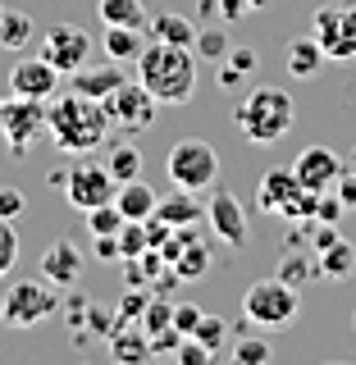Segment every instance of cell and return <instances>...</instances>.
I'll return each instance as SVG.
<instances>
[{
	"mask_svg": "<svg viewBox=\"0 0 356 365\" xmlns=\"http://www.w3.org/2000/svg\"><path fill=\"white\" fill-rule=\"evenodd\" d=\"M101 23H123V28H146V5L142 0H96Z\"/></svg>",
	"mask_w": 356,
	"mask_h": 365,
	"instance_id": "d4e9b609",
	"label": "cell"
},
{
	"mask_svg": "<svg viewBox=\"0 0 356 365\" xmlns=\"http://www.w3.org/2000/svg\"><path fill=\"white\" fill-rule=\"evenodd\" d=\"M146 32H151V41H169V46H192L197 41V28H192L183 14H151L146 19Z\"/></svg>",
	"mask_w": 356,
	"mask_h": 365,
	"instance_id": "603a6c76",
	"label": "cell"
},
{
	"mask_svg": "<svg viewBox=\"0 0 356 365\" xmlns=\"http://www.w3.org/2000/svg\"><path fill=\"white\" fill-rule=\"evenodd\" d=\"M101 106H106V114H110V128H119V133H146L156 123V106H160V101L142 83H133V78H128V83H123L119 91H110Z\"/></svg>",
	"mask_w": 356,
	"mask_h": 365,
	"instance_id": "8fae6325",
	"label": "cell"
},
{
	"mask_svg": "<svg viewBox=\"0 0 356 365\" xmlns=\"http://www.w3.org/2000/svg\"><path fill=\"white\" fill-rule=\"evenodd\" d=\"M315 192H306L302 182H297V174L288 169V174H283V169H270L265 178H260V187H256V205L265 215H279V220H311L315 215Z\"/></svg>",
	"mask_w": 356,
	"mask_h": 365,
	"instance_id": "52a82bcc",
	"label": "cell"
},
{
	"mask_svg": "<svg viewBox=\"0 0 356 365\" xmlns=\"http://www.w3.org/2000/svg\"><path fill=\"white\" fill-rule=\"evenodd\" d=\"M311 37L320 41L325 60H356V5H320Z\"/></svg>",
	"mask_w": 356,
	"mask_h": 365,
	"instance_id": "9c48e42d",
	"label": "cell"
},
{
	"mask_svg": "<svg viewBox=\"0 0 356 365\" xmlns=\"http://www.w3.org/2000/svg\"><path fill=\"white\" fill-rule=\"evenodd\" d=\"M311 274H320V269H315V260H306V256H283L279 260V279H288L293 288H302Z\"/></svg>",
	"mask_w": 356,
	"mask_h": 365,
	"instance_id": "836d02e7",
	"label": "cell"
},
{
	"mask_svg": "<svg viewBox=\"0 0 356 365\" xmlns=\"http://www.w3.org/2000/svg\"><path fill=\"white\" fill-rule=\"evenodd\" d=\"M156 220L169 224V228H197L205 220V201L201 192H188V187H174L169 197L156 201Z\"/></svg>",
	"mask_w": 356,
	"mask_h": 365,
	"instance_id": "ac0fdd59",
	"label": "cell"
},
{
	"mask_svg": "<svg viewBox=\"0 0 356 365\" xmlns=\"http://www.w3.org/2000/svg\"><path fill=\"white\" fill-rule=\"evenodd\" d=\"M41 279H51L55 288H73L83 279V251L68 237H55L51 247L41 251Z\"/></svg>",
	"mask_w": 356,
	"mask_h": 365,
	"instance_id": "2e32d148",
	"label": "cell"
},
{
	"mask_svg": "<svg viewBox=\"0 0 356 365\" xmlns=\"http://www.w3.org/2000/svg\"><path fill=\"white\" fill-rule=\"evenodd\" d=\"M283 64H288V73L297 78V83H311V78H320V64H325V51H320L315 37H293L288 51H283Z\"/></svg>",
	"mask_w": 356,
	"mask_h": 365,
	"instance_id": "d6986e66",
	"label": "cell"
},
{
	"mask_svg": "<svg viewBox=\"0 0 356 365\" xmlns=\"http://www.w3.org/2000/svg\"><path fill=\"white\" fill-rule=\"evenodd\" d=\"M270 0H215V14H220L224 23H238L247 14H256V9H265Z\"/></svg>",
	"mask_w": 356,
	"mask_h": 365,
	"instance_id": "d590c367",
	"label": "cell"
},
{
	"mask_svg": "<svg viewBox=\"0 0 356 365\" xmlns=\"http://www.w3.org/2000/svg\"><path fill=\"white\" fill-rule=\"evenodd\" d=\"M151 251V233H146V220H128L119 228V256L123 260H137Z\"/></svg>",
	"mask_w": 356,
	"mask_h": 365,
	"instance_id": "4316f807",
	"label": "cell"
},
{
	"mask_svg": "<svg viewBox=\"0 0 356 365\" xmlns=\"http://www.w3.org/2000/svg\"><path fill=\"white\" fill-rule=\"evenodd\" d=\"M293 174H297V182H302L306 192H315V197H320V192H334V182L342 174V160H338L334 146H306V151L297 155Z\"/></svg>",
	"mask_w": 356,
	"mask_h": 365,
	"instance_id": "5bb4252c",
	"label": "cell"
},
{
	"mask_svg": "<svg viewBox=\"0 0 356 365\" xmlns=\"http://www.w3.org/2000/svg\"><path fill=\"white\" fill-rule=\"evenodd\" d=\"M128 83V73H123L119 60H106V64H83L78 73H68V91H83L91 101H106L110 91H119Z\"/></svg>",
	"mask_w": 356,
	"mask_h": 365,
	"instance_id": "e0dca14e",
	"label": "cell"
},
{
	"mask_svg": "<svg viewBox=\"0 0 356 365\" xmlns=\"http://www.w3.org/2000/svg\"><path fill=\"white\" fill-rule=\"evenodd\" d=\"M197 319H201V311H197V306H188V302H183V306H174V334H178V338H188L192 329H197Z\"/></svg>",
	"mask_w": 356,
	"mask_h": 365,
	"instance_id": "ab89813d",
	"label": "cell"
},
{
	"mask_svg": "<svg viewBox=\"0 0 356 365\" xmlns=\"http://www.w3.org/2000/svg\"><path fill=\"white\" fill-rule=\"evenodd\" d=\"M91 251H96V260H123V256H119V233L91 237Z\"/></svg>",
	"mask_w": 356,
	"mask_h": 365,
	"instance_id": "60d3db41",
	"label": "cell"
},
{
	"mask_svg": "<svg viewBox=\"0 0 356 365\" xmlns=\"http://www.w3.org/2000/svg\"><path fill=\"white\" fill-rule=\"evenodd\" d=\"M46 128H51L55 146L60 151H73V155H87L91 146H106V133H110V114L101 101L83 96V91H55L46 101Z\"/></svg>",
	"mask_w": 356,
	"mask_h": 365,
	"instance_id": "7a4b0ae2",
	"label": "cell"
},
{
	"mask_svg": "<svg viewBox=\"0 0 356 365\" xmlns=\"http://www.w3.org/2000/svg\"><path fill=\"white\" fill-rule=\"evenodd\" d=\"M334 192H338L342 205H356V169H342L338 182H334Z\"/></svg>",
	"mask_w": 356,
	"mask_h": 365,
	"instance_id": "b9f144b4",
	"label": "cell"
},
{
	"mask_svg": "<svg viewBox=\"0 0 356 365\" xmlns=\"http://www.w3.org/2000/svg\"><path fill=\"white\" fill-rule=\"evenodd\" d=\"M32 32H37V23L23 14V9H5V19H0V46L5 51H23L32 41Z\"/></svg>",
	"mask_w": 356,
	"mask_h": 365,
	"instance_id": "484cf974",
	"label": "cell"
},
{
	"mask_svg": "<svg viewBox=\"0 0 356 365\" xmlns=\"http://www.w3.org/2000/svg\"><path fill=\"white\" fill-rule=\"evenodd\" d=\"M188 338L205 342V347L220 356V351H224V338H228V324H224V319H215V315H201V319H197V329H192Z\"/></svg>",
	"mask_w": 356,
	"mask_h": 365,
	"instance_id": "1f68e13d",
	"label": "cell"
},
{
	"mask_svg": "<svg viewBox=\"0 0 356 365\" xmlns=\"http://www.w3.org/2000/svg\"><path fill=\"white\" fill-rule=\"evenodd\" d=\"M28 210V197L19 187H0V220H19Z\"/></svg>",
	"mask_w": 356,
	"mask_h": 365,
	"instance_id": "f35d334b",
	"label": "cell"
},
{
	"mask_svg": "<svg viewBox=\"0 0 356 365\" xmlns=\"http://www.w3.org/2000/svg\"><path fill=\"white\" fill-rule=\"evenodd\" d=\"M55 311H60V297H55L51 279H19L0 297V324L5 329H37Z\"/></svg>",
	"mask_w": 356,
	"mask_h": 365,
	"instance_id": "5b68a950",
	"label": "cell"
},
{
	"mask_svg": "<svg viewBox=\"0 0 356 365\" xmlns=\"http://www.w3.org/2000/svg\"><path fill=\"white\" fill-rule=\"evenodd\" d=\"M114 356L119 361H142V356H151V334H146V329H133V334H114Z\"/></svg>",
	"mask_w": 356,
	"mask_h": 365,
	"instance_id": "83f0119b",
	"label": "cell"
},
{
	"mask_svg": "<svg viewBox=\"0 0 356 365\" xmlns=\"http://www.w3.org/2000/svg\"><path fill=\"white\" fill-rule=\"evenodd\" d=\"M128 224L119 215V205L106 201V205H96V210H87V228H91V237H106V233H119V228Z\"/></svg>",
	"mask_w": 356,
	"mask_h": 365,
	"instance_id": "f546056e",
	"label": "cell"
},
{
	"mask_svg": "<svg viewBox=\"0 0 356 365\" xmlns=\"http://www.w3.org/2000/svg\"><path fill=\"white\" fill-rule=\"evenodd\" d=\"M297 311H302V288H293L288 279H260L251 283L243 292V319L247 324H256L260 334H279V329H288Z\"/></svg>",
	"mask_w": 356,
	"mask_h": 365,
	"instance_id": "277c9868",
	"label": "cell"
},
{
	"mask_svg": "<svg viewBox=\"0 0 356 365\" xmlns=\"http://www.w3.org/2000/svg\"><path fill=\"white\" fill-rule=\"evenodd\" d=\"M174 361H178V365H210V361H215V351L205 347V342H197V338H178Z\"/></svg>",
	"mask_w": 356,
	"mask_h": 365,
	"instance_id": "e575fe53",
	"label": "cell"
},
{
	"mask_svg": "<svg viewBox=\"0 0 356 365\" xmlns=\"http://www.w3.org/2000/svg\"><path fill=\"white\" fill-rule=\"evenodd\" d=\"M205 220H210V233L220 237V242H228V247L247 242V210L238 205V197H228V192H210V201H205Z\"/></svg>",
	"mask_w": 356,
	"mask_h": 365,
	"instance_id": "9a60e30c",
	"label": "cell"
},
{
	"mask_svg": "<svg viewBox=\"0 0 356 365\" xmlns=\"http://www.w3.org/2000/svg\"><path fill=\"white\" fill-rule=\"evenodd\" d=\"M192 51L201 55V60H224L228 51H233V41H228V32L224 28H197V41H192Z\"/></svg>",
	"mask_w": 356,
	"mask_h": 365,
	"instance_id": "f1b7e54d",
	"label": "cell"
},
{
	"mask_svg": "<svg viewBox=\"0 0 356 365\" xmlns=\"http://www.w3.org/2000/svg\"><path fill=\"white\" fill-rule=\"evenodd\" d=\"M293 119H297V106H293V96L283 87H256V91H247V101L233 114L238 133H243L247 142H256V146L283 142V137L293 133Z\"/></svg>",
	"mask_w": 356,
	"mask_h": 365,
	"instance_id": "3957f363",
	"label": "cell"
},
{
	"mask_svg": "<svg viewBox=\"0 0 356 365\" xmlns=\"http://www.w3.org/2000/svg\"><path fill=\"white\" fill-rule=\"evenodd\" d=\"M156 201H160V197L146 187L142 178L119 182V192H114V205H119L123 220H151V215H156Z\"/></svg>",
	"mask_w": 356,
	"mask_h": 365,
	"instance_id": "ffe728a7",
	"label": "cell"
},
{
	"mask_svg": "<svg viewBox=\"0 0 356 365\" xmlns=\"http://www.w3.org/2000/svg\"><path fill=\"white\" fill-rule=\"evenodd\" d=\"M315 269L325 274V279H347V274L356 269V247L342 242V237H334L325 251H315Z\"/></svg>",
	"mask_w": 356,
	"mask_h": 365,
	"instance_id": "7402d4cb",
	"label": "cell"
},
{
	"mask_svg": "<svg viewBox=\"0 0 356 365\" xmlns=\"http://www.w3.org/2000/svg\"><path fill=\"white\" fill-rule=\"evenodd\" d=\"M101 46H106V55L110 60H119V64H137V55H142V28H123V23H106V37H101Z\"/></svg>",
	"mask_w": 356,
	"mask_h": 365,
	"instance_id": "44dd1931",
	"label": "cell"
},
{
	"mask_svg": "<svg viewBox=\"0 0 356 365\" xmlns=\"http://www.w3.org/2000/svg\"><path fill=\"white\" fill-rule=\"evenodd\" d=\"M251 68H256V51H228L224 55V68H220V83L233 87V83H243Z\"/></svg>",
	"mask_w": 356,
	"mask_h": 365,
	"instance_id": "4dcf8cb0",
	"label": "cell"
},
{
	"mask_svg": "<svg viewBox=\"0 0 356 365\" xmlns=\"http://www.w3.org/2000/svg\"><path fill=\"white\" fill-rule=\"evenodd\" d=\"M55 187H64V197L87 215V210H96V205L114 201L119 182H114V174L106 169V160H78L64 178H55Z\"/></svg>",
	"mask_w": 356,
	"mask_h": 365,
	"instance_id": "ba28073f",
	"label": "cell"
},
{
	"mask_svg": "<svg viewBox=\"0 0 356 365\" xmlns=\"http://www.w3.org/2000/svg\"><path fill=\"white\" fill-rule=\"evenodd\" d=\"M137 83L160 106H188L197 96V51L169 41H146L137 55Z\"/></svg>",
	"mask_w": 356,
	"mask_h": 365,
	"instance_id": "6da1fadb",
	"label": "cell"
},
{
	"mask_svg": "<svg viewBox=\"0 0 356 365\" xmlns=\"http://www.w3.org/2000/svg\"><path fill=\"white\" fill-rule=\"evenodd\" d=\"M41 55L60 68V73H78L83 64H91V37L78 23H55L41 37Z\"/></svg>",
	"mask_w": 356,
	"mask_h": 365,
	"instance_id": "7c38bea8",
	"label": "cell"
},
{
	"mask_svg": "<svg viewBox=\"0 0 356 365\" xmlns=\"http://www.w3.org/2000/svg\"><path fill=\"white\" fill-rule=\"evenodd\" d=\"M233 361L238 365H260V361H270V342L265 338H243L233 347Z\"/></svg>",
	"mask_w": 356,
	"mask_h": 365,
	"instance_id": "8d00e7d4",
	"label": "cell"
},
{
	"mask_svg": "<svg viewBox=\"0 0 356 365\" xmlns=\"http://www.w3.org/2000/svg\"><path fill=\"white\" fill-rule=\"evenodd\" d=\"M165 329H174V306H165V302H151L146 306V334L160 338Z\"/></svg>",
	"mask_w": 356,
	"mask_h": 365,
	"instance_id": "74e56055",
	"label": "cell"
},
{
	"mask_svg": "<svg viewBox=\"0 0 356 365\" xmlns=\"http://www.w3.org/2000/svg\"><path fill=\"white\" fill-rule=\"evenodd\" d=\"M165 169H169V182L188 187V192H210L220 182V155H215V146L205 137H183V142H174L165 155Z\"/></svg>",
	"mask_w": 356,
	"mask_h": 365,
	"instance_id": "8992f818",
	"label": "cell"
},
{
	"mask_svg": "<svg viewBox=\"0 0 356 365\" xmlns=\"http://www.w3.org/2000/svg\"><path fill=\"white\" fill-rule=\"evenodd\" d=\"M106 169L114 174V182L142 178V151H137L133 142H110V151H106Z\"/></svg>",
	"mask_w": 356,
	"mask_h": 365,
	"instance_id": "cb8c5ba5",
	"label": "cell"
},
{
	"mask_svg": "<svg viewBox=\"0 0 356 365\" xmlns=\"http://www.w3.org/2000/svg\"><path fill=\"white\" fill-rule=\"evenodd\" d=\"M46 128V101H32V96H9L0 101V133L9 142V155H28L32 151V137Z\"/></svg>",
	"mask_w": 356,
	"mask_h": 365,
	"instance_id": "30bf717a",
	"label": "cell"
},
{
	"mask_svg": "<svg viewBox=\"0 0 356 365\" xmlns=\"http://www.w3.org/2000/svg\"><path fill=\"white\" fill-rule=\"evenodd\" d=\"M60 68H55L46 55H28V60H19L9 68V91L14 96H32V101H51L55 91H60Z\"/></svg>",
	"mask_w": 356,
	"mask_h": 365,
	"instance_id": "4fadbf2b",
	"label": "cell"
},
{
	"mask_svg": "<svg viewBox=\"0 0 356 365\" xmlns=\"http://www.w3.org/2000/svg\"><path fill=\"white\" fill-rule=\"evenodd\" d=\"M0 19H5V5H0Z\"/></svg>",
	"mask_w": 356,
	"mask_h": 365,
	"instance_id": "7bdbcfd3",
	"label": "cell"
},
{
	"mask_svg": "<svg viewBox=\"0 0 356 365\" xmlns=\"http://www.w3.org/2000/svg\"><path fill=\"white\" fill-rule=\"evenodd\" d=\"M19 265V233H14V220H0V279Z\"/></svg>",
	"mask_w": 356,
	"mask_h": 365,
	"instance_id": "d6a6232c",
	"label": "cell"
}]
</instances>
